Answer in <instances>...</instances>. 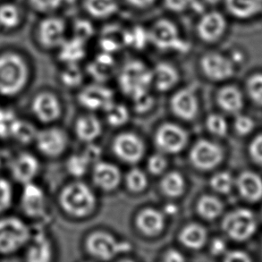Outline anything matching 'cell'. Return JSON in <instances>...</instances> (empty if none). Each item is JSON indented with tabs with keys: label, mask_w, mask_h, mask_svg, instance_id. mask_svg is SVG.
Masks as SVG:
<instances>
[{
	"label": "cell",
	"mask_w": 262,
	"mask_h": 262,
	"mask_svg": "<svg viewBox=\"0 0 262 262\" xmlns=\"http://www.w3.org/2000/svg\"><path fill=\"white\" fill-rule=\"evenodd\" d=\"M117 79L121 91L134 100L148 93L153 85L152 68L144 61L132 58L121 67Z\"/></svg>",
	"instance_id": "cell-2"
},
{
	"label": "cell",
	"mask_w": 262,
	"mask_h": 262,
	"mask_svg": "<svg viewBox=\"0 0 262 262\" xmlns=\"http://www.w3.org/2000/svg\"><path fill=\"white\" fill-rule=\"evenodd\" d=\"M170 106L173 113L183 120H192L198 114V99L191 89L176 92L171 99Z\"/></svg>",
	"instance_id": "cell-19"
},
{
	"label": "cell",
	"mask_w": 262,
	"mask_h": 262,
	"mask_svg": "<svg viewBox=\"0 0 262 262\" xmlns=\"http://www.w3.org/2000/svg\"><path fill=\"white\" fill-rule=\"evenodd\" d=\"M28 80V67L20 56L14 53L0 56V95H18L24 91Z\"/></svg>",
	"instance_id": "cell-3"
},
{
	"label": "cell",
	"mask_w": 262,
	"mask_h": 262,
	"mask_svg": "<svg viewBox=\"0 0 262 262\" xmlns=\"http://www.w3.org/2000/svg\"><path fill=\"white\" fill-rule=\"evenodd\" d=\"M86 248L96 259L110 260L120 252L126 251L129 246L118 241L110 233L98 231L89 235L86 240Z\"/></svg>",
	"instance_id": "cell-8"
},
{
	"label": "cell",
	"mask_w": 262,
	"mask_h": 262,
	"mask_svg": "<svg viewBox=\"0 0 262 262\" xmlns=\"http://www.w3.org/2000/svg\"><path fill=\"white\" fill-rule=\"evenodd\" d=\"M87 41L71 36L64 40L57 50L59 59L66 64H78L85 57L87 53Z\"/></svg>",
	"instance_id": "cell-27"
},
{
	"label": "cell",
	"mask_w": 262,
	"mask_h": 262,
	"mask_svg": "<svg viewBox=\"0 0 262 262\" xmlns=\"http://www.w3.org/2000/svg\"><path fill=\"white\" fill-rule=\"evenodd\" d=\"M25 259L30 262L50 261L53 255L52 245L46 235L41 233L32 234L29 241Z\"/></svg>",
	"instance_id": "cell-25"
},
{
	"label": "cell",
	"mask_w": 262,
	"mask_h": 262,
	"mask_svg": "<svg viewBox=\"0 0 262 262\" xmlns=\"http://www.w3.org/2000/svg\"><path fill=\"white\" fill-rule=\"evenodd\" d=\"M11 159H8L7 152H6L3 149H0V167H3V165L7 164L9 165Z\"/></svg>",
	"instance_id": "cell-58"
},
{
	"label": "cell",
	"mask_w": 262,
	"mask_h": 262,
	"mask_svg": "<svg viewBox=\"0 0 262 262\" xmlns=\"http://www.w3.org/2000/svg\"><path fill=\"white\" fill-rule=\"evenodd\" d=\"M84 156L88 159L90 163L96 164L100 161V157H101V149L98 146L91 145L88 146L84 150Z\"/></svg>",
	"instance_id": "cell-56"
},
{
	"label": "cell",
	"mask_w": 262,
	"mask_h": 262,
	"mask_svg": "<svg viewBox=\"0 0 262 262\" xmlns=\"http://www.w3.org/2000/svg\"><path fill=\"white\" fill-rule=\"evenodd\" d=\"M8 167L13 179L24 185L33 182L37 177L39 171V162L33 154L23 152L11 159Z\"/></svg>",
	"instance_id": "cell-15"
},
{
	"label": "cell",
	"mask_w": 262,
	"mask_h": 262,
	"mask_svg": "<svg viewBox=\"0 0 262 262\" xmlns=\"http://www.w3.org/2000/svg\"><path fill=\"white\" fill-rule=\"evenodd\" d=\"M21 207L26 216L39 219L46 212V195L41 188L33 182L24 184L21 195Z\"/></svg>",
	"instance_id": "cell-17"
},
{
	"label": "cell",
	"mask_w": 262,
	"mask_h": 262,
	"mask_svg": "<svg viewBox=\"0 0 262 262\" xmlns=\"http://www.w3.org/2000/svg\"><path fill=\"white\" fill-rule=\"evenodd\" d=\"M187 132L177 124L167 123L160 126L155 135V143L164 154H177L187 146Z\"/></svg>",
	"instance_id": "cell-11"
},
{
	"label": "cell",
	"mask_w": 262,
	"mask_h": 262,
	"mask_svg": "<svg viewBox=\"0 0 262 262\" xmlns=\"http://www.w3.org/2000/svg\"><path fill=\"white\" fill-rule=\"evenodd\" d=\"M227 243L221 238L213 239L210 245V252L214 256L225 255L227 252Z\"/></svg>",
	"instance_id": "cell-55"
},
{
	"label": "cell",
	"mask_w": 262,
	"mask_h": 262,
	"mask_svg": "<svg viewBox=\"0 0 262 262\" xmlns=\"http://www.w3.org/2000/svg\"><path fill=\"white\" fill-rule=\"evenodd\" d=\"M75 133L81 141L90 143L100 136L102 133V125L95 116L86 115L76 121Z\"/></svg>",
	"instance_id": "cell-30"
},
{
	"label": "cell",
	"mask_w": 262,
	"mask_h": 262,
	"mask_svg": "<svg viewBox=\"0 0 262 262\" xmlns=\"http://www.w3.org/2000/svg\"><path fill=\"white\" fill-rule=\"evenodd\" d=\"M113 150L119 160L125 163L135 164L144 156L145 145L138 135L123 133L114 140Z\"/></svg>",
	"instance_id": "cell-13"
},
{
	"label": "cell",
	"mask_w": 262,
	"mask_h": 262,
	"mask_svg": "<svg viewBox=\"0 0 262 262\" xmlns=\"http://www.w3.org/2000/svg\"><path fill=\"white\" fill-rule=\"evenodd\" d=\"M32 114L43 124H51L61 115V104L51 92H39L33 98L31 105Z\"/></svg>",
	"instance_id": "cell-16"
},
{
	"label": "cell",
	"mask_w": 262,
	"mask_h": 262,
	"mask_svg": "<svg viewBox=\"0 0 262 262\" xmlns=\"http://www.w3.org/2000/svg\"><path fill=\"white\" fill-rule=\"evenodd\" d=\"M13 202V187L10 183L0 177V214L7 211Z\"/></svg>",
	"instance_id": "cell-46"
},
{
	"label": "cell",
	"mask_w": 262,
	"mask_h": 262,
	"mask_svg": "<svg viewBox=\"0 0 262 262\" xmlns=\"http://www.w3.org/2000/svg\"><path fill=\"white\" fill-rule=\"evenodd\" d=\"M203 75L213 82H224L234 75V64L229 57L217 51H208L200 58Z\"/></svg>",
	"instance_id": "cell-9"
},
{
	"label": "cell",
	"mask_w": 262,
	"mask_h": 262,
	"mask_svg": "<svg viewBox=\"0 0 262 262\" xmlns=\"http://www.w3.org/2000/svg\"><path fill=\"white\" fill-rule=\"evenodd\" d=\"M90 20L91 19L88 18V20L83 19L76 21L74 26V34L72 36L82 39L84 41H88L92 39V36L95 33V31L93 29V26L90 24Z\"/></svg>",
	"instance_id": "cell-48"
},
{
	"label": "cell",
	"mask_w": 262,
	"mask_h": 262,
	"mask_svg": "<svg viewBox=\"0 0 262 262\" xmlns=\"http://www.w3.org/2000/svg\"><path fill=\"white\" fill-rule=\"evenodd\" d=\"M28 225L20 217L4 216L0 219V254L10 255L28 245L32 237Z\"/></svg>",
	"instance_id": "cell-5"
},
{
	"label": "cell",
	"mask_w": 262,
	"mask_h": 262,
	"mask_svg": "<svg viewBox=\"0 0 262 262\" xmlns=\"http://www.w3.org/2000/svg\"><path fill=\"white\" fill-rule=\"evenodd\" d=\"M227 14L238 20H247L262 12V0H223Z\"/></svg>",
	"instance_id": "cell-26"
},
{
	"label": "cell",
	"mask_w": 262,
	"mask_h": 262,
	"mask_svg": "<svg viewBox=\"0 0 262 262\" xmlns=\"http://www.w3.org/2000/svg\"><path fill=\"white\" fill-rule=\"evenodd\" d=\"M64 0H30L36 10L42 13H52L59 9Z\"/></svg>",
	"instance_id": "cell-50"
},
{
	"label": "cell",
	"mask_w": 262,
	"mask_h": 262,
	"mask_svg": "<svg viewBox=\"0 0 262 262\" xmlns=\"http://www.w3.org/2000/svg\"><path fill=\"white\" fill-rule=\"evenodd\" d=\"M115 68V60L112 54L102 52L95 57L90 66L91 75L99 81H105L110 77Z\"/></svg>",
	"instance_id": "cell-34"
},
{
	"label": "cell",
	"mask_w": 262,
	"mask_h": 262,
	"mask_svg": "<svg viewBox=\"0 0 262 262\" xmlns=\"http://www.w3.org/2000/svg\"><path fill=\"white\" fill-rule=\"evenodd\" d=\"M37 134L38 130L33 124L28 121L17 118L13 124L10 137H13L16 142L21 144H29L31 142H34Z\"/></svg>",
	"instance_id": "cell-36"
},
{
	"label": "cell",
	"mask_w": 262,
	"mask_h": 262,
	"mask_svg": "<svg viewBox=\"0 0 262 262\" xmlns=\"http://www.w3.org/2000/svg\"><path fill=\"white\" fill-rule=\"evenodd\" d=\"M90 163L88 159L84 154H75L70 157L67 161V169L68 173L73 177H81L87 173L90 168Z\"/></svg>",
	"instance_id": "cell-40"
},
{
	"label": "cell",
	"mask_w": 262,
	"mask_h": 262,
	"mask_svg": "<svg viewBox=\"0 0 262 262\" xmlns=\"http://www.w3.org/2000/svg\"><path fill=\"white\" fill-rule=\"evenodd\" d=\"M224 260L227 262H250L252 261V258L246 252L235 250L226 252Z\"/></svg>",
	"instance_id": "cell-54"
},
{
	"label": "cell",
	"mask_w": 262,
	"mask_h": 262,
	"mask_svg": "<svg viewBox=\"0 0 262 262\" xmlns=\"http://www.w3.org/2000/svg\"><path fill=\"white\" fill-rule=\"evenodd\" d=\"M179 241L186 248L200 250L208 241V232L200 224H189L181 231Z\"/></svg>",
	"instance_id": "cell-28"
},
{
	"label": "cell",
	"mask_w": 262,
	"mask_h": 262,
	"mask_svg": "<svg viewBox=\"0 0 262 262\" xmlns=\"http://www.w3.org/2000/svg\"><path fill=\"white\" fill-rule=\"evenodd\" d=\"M82 9L87 17L94 21H108L120 11V0H82Z\"/></svg>",
	"instance_id": "cell-20"
},
{
	"label": "cell",
	"mask_w": 262,
	"mask_h": 262,
	"mask_svg": "<svg viewBox=\"0 0 262 262\" xmlns=\"http://www.w3.org/2000/svg\"><path fill=\"white\" fill-rule=\"evenodd\" d=\"M135 223L141 233L148 236H155L163 231L166 219L163 212L153 208H147L140 211Z\"/></svg>",
	"instance_id": "cell-22"
},
{
	"label": "cell",
	"mask_w": 262,
	"mask_h": 262,
	"mask_svg": "<svg viewBox=\"0 0 262 262\" xmlns=\"http://www.w3.org/2000/svg\"><path fill=\"white\" fill-rule=\"evenodd\" d=\"M209 184L216 192L220 194H228L234 187L235 181L230 173L222 171L211 177Z\"/></svg>",
	"instance_id": "cell-39"
},
{
	"label": "cell",
	"mask_w": 262,
	"mask_h": 262,
	"mask_svg": "<svg viewBox=\"0 0 262 262\" xmlns=\"http://www.w3.org/2000/svg\"><path fill=\"white\" fill-rule=\"evenodd\" d=\"M216 101L221 110L229 114H237L244 107V97L234 86H225L220 90Z\"/></svg>",
	"instance_id": "cell-29"
},
{
	"label": "cell",
	"mask_w": 262,
	"mask_h": 262,
	"mask_svg": "<svg viewBox=\"0 0 262 262\" xmlns=\"http://www.w3.org/2000/svg\"><path fill=\"white\" fill-rule=\"evenodd\" d=\"M34 143L42 155L56 158L64 152L68 147V137L59 128L49 127L38 131Z\"/></svg>",
	"instance_id": "cell-14"
},
{
	"label": "cell",
	"mask_w": 262,
	"mask_h": 262,
	"mask_svg": "<svg viewBox=\"0 0 262 262\" xmlns=\"http://www.w3.org/2000/svg\"><path fill=\"white\" fill-rule=\"evenodd\" d=\"M147 167L150 174L160 176L163 174L167 167V160L164 153H157L150 156L147 162Z\"/></svg>",
	"instance_id": "cell-47"
},
{
	"label": "cell",
	"mask_w": 262,
	"mask_h": 262,
	"mask_svg": "<svg viewBox=\"0 0 262 262\" xmlns=\"http://www.w3.org/2000/svg\"><path fill=\"white\" fill-rule=\"evenodd\" d=\"M160 0H120L121 5L136 12H146L155 7Z\"/></svg>",
	"instance_id": "cell-51"
},
{
	"label": "cell",
	"mask_w": 262,
	"mask_h": 262,
	"mask_svg": "<svg viewBox=\"0 0 262 262\" xmlns=\"http://www.w3.org/2000/svg\"><path fill=\"white\" fill-rule=\"evenodd\" d=\"M121 179L122 174L116 165L106 161L94 164L92 180L99 189L105 191H114L119 186Z\"/></svg>",
	"instance_id": "cell-21"
},
{
	"label": "cell",
	"mask_w": 262,
	"mask_h": 262,
	"mask_svg": "<svg viewBox=\"0 0 262 262\" xmlns=\"http://www.w3.org/2000/svg\"><path fill=\"white\" fill-rule=\"evenodd\" d=\"M153 84L160 92L174 88L180 80V73L174 64L160 61L152 68Z\"/></svg>",
	"instance_id": "cell-23"
},
{
	"label": "cell",
	"mask_w": 262,
	"mask_h": 262,
	"mask_svg": "<svg viewBox=\"0 0 262 262\" xmlns=\"http://www.w3.org/2000/svg\"><path fill=\"white\" fill-rule=\"evenodd\" d=\"M196 209L202 219L214 220L223 213V202L220 199L211 195H204L199 199Z\"/></svg>",
	"instance_id": "cell-33"
},
{
	"label": "cell",
	"mask_w": 262,
	"mask_h": 262,
	"mask_svg": "<svg viewBox=\"0 0 262 262\" xmlns=\"http://www.w3.org/2000/svg\"><path fill=\"white\" fill-rule=\"evenodd\" d=\"M228 23L226 15L216 9L203 11L198 14L194 25L196 38L206 45L220 42L226 35Z\"/></svg>",
	"instance_id": "cell-6"
},
{
	"label": "cell",
	"mask_w": 262,
	"mask_h": 262,
	"mask_svg": "<svg viewBox=\"0 0 262 262\" xmlns=\"http://www.w3.org/2000/svg\"><path fill=\"white\" fill-rule=\"evenodd\" d=\"M83 79L82 72L78 64H67V68L61 74V81L68 87H77Z\"/></svg>",
	"instance_id": "cell-43"
},
{
	"label": "cell",
	"mask_w": 262,
	"mask_h": 262,
	"mask_svg": "<svg viewBox=\"0 0 262 262\" xmlns=\"http://www.w3.org/2000/svg\"><path fill=\"white\" fill-rule=\"evenodd\" d=\"M160 189L169 198L180 197L185 190V180L183 174L177 171H171L164 174L160 181Z\"/></svg>",
	"instance_id": "cell-32"
},
{
	"label": "cell",
	"mask_w": 262,
	"mask_h": 262,
	"mask_svg": "<svg viewBox=\"0 0 262 262\" xmlns=\"http://www.w3.org/2000/svg\"><path fill=\"white\" fill-rule=\"evenodd\" d=\"M68 38V25L63 18L50 16L40 21L38 39L48 50H57Z\"/></svg>",
	"instance_id": "cell-12"
},
{
	"label": "cell",
	"mask_w": 262,
	"mask_h": 262,
	"mask_svg": "<svg viewBox=\"0 0 262 262\" xmlns=\"http://www.w3.org/2000/svg\"><path fill=\"white\" fill-rule=\"evenodd\" d=\"M235 184L242 197L250 202H257L262 199V178L252 171H245L239 174Z\"/></svg>",
	"instance_id": "cell-24"
},
{
	"label": "cell",
	"mask_w": 262,
	"mask_h": 262,
	"mask_svg": "<svg viewBox=\"0 0 262 262\" xmlns=\"http://www.w3.org/2000/svg\"><path fill=\"white\" fill-rule=\"evenodd\" d=\"M149 45L163 52L184 53L190 49L180 26L168 17H160L148 26Z\"/></svg>",
	"instance_id": "cell-1"
},
{
	"label": "cell",
	"mask_w": 262,
	"mask_h": 262,
	"mask_svg": "<svg viewBox=\"0 0 262 262\" xmlns=\"http://www.w3.org/2000/svg\"><path fill=\"white\" fill-rule=\"evenodd\" d=\"M19 21L20 13L17 7L9 4L0 7V25L5 28H14L19 24Z\"/></svg>",
	"instance_id": "cell-41"
},
{
	"label": "cell",
	"mask_w": 262,
	"mask_h": 262,
	"mask_svg": "<svg viewBox=\"0 0 262 262\" xmlns=\"http://www.w3.org/2000/svg\"><path fill=\"white\" fill-rule=\"evenodd\" d=\"M61 208L75 217H85L95 209L97 200L87 184L74 182L67 185L59 195Z\"/></svg>",
	"instance_id": "cell-4"
},
{
	"label": "cell",
	"mask_w": 262,
	"mask_h": 262,
	"mask_svg": "<svg viewBox=\"0 0 262 262\" xmlns=\"http://www.w3.org/2000/svg\"><path fill=\"white\" fill-rule=\"evenodd\" d=\"M258 227L255 215L248 209H234L222 221V229L228 237L236 242L247 241Z\"/></svg>",
	"instance_id": "cell-7"
},
{
	"label": "cell",
	"mask_w": 262,
	"mask_h": 262,
	"mask_svg": "<svg viewBox=\"0 0 262 262\" xmlns=\"http://www.w3.org/2000/svg\"><path fill=\"white\" fill-rule=\"evenodd\" d=\"M249 153L254 163L262 166V134L252 140L249 146Z\"/></svg>",
	"instance_id": "cell-52"
},
{
	"label": "cell",
	"mask_w": 262,
	"mask_h": 262,
	"mask_svg": "<svg viewBox=\"0 0 262 262\" xmlns=\"http://www.w3.org/2000/svg\"><path fill=\"white\" fill-rule=\"evenodd\" d=\"M149 44L148 27L133 26L124 31V46L142 50Z\"/></svg>",
	"instance_id": "cell-35"
},
{
	"label": "cell",
	"mask_w": 262,
	"mask_h": 262,
	"mask_svg": "<svg viewBox=\"0 0 262 262\" xmlns=\"http://www.w3.org/2000/svg\"><path fill=\"white\" fill-rule=\"evenodd\" d=\"M16 119L13 111L0 107V138L10 137L11 130Z\"/></svg>",
	"instance_id": "cell-45"
},
{
	"label": "cell",
	"mask_w": 262,
	"mask_h": 262,
	"mask_svg": "<svg viewBox=\"0 0 262 262\" xmlns=\"http://www.w3.org/2000/svg\"><path fill=\"white\" fill-rule=\"evenodd\" d=\"M160 2L168 13L177 15L190 12L200 14L207 9L202 0H160Z\"/></svg>",
	"instance_id": "cell-31"
},
{
	"label": "cell",
	"mask_w": 262,
	"mask_h": 262,
	"mask_svg": "<svg viewBox=\"0 0 262 262\" xmlns=\"http://www.w3.org/2000/svg\"><path fill=\"white\" fill-rule=\"evenodd\" d=\"M152 97L149 95V92L144 95L139 97L137 99H134L135 102V108L138 113H144L152 106Z\"/></svg>",
	"instance_id": "cell-53"
},
{
	"label": "cell",
	"mask_w": 262,
	"mask_h": 262,
	"mask_svg": "<svg viewBox=\"0 0 262 262\" xmlns=\"http://www.w3.org/2000/svg\"><path fill=\"white\" fill-rule=\"evenodd\" d=\"M207 129L210 134L217 137H225L228 131V124L225 117L219 114H211L206 120Z\"/></svg>",
	"instance_id": "cell-42"
},
{
	"label": "cell",
	"mask_w": 262,
	"mask_h": 262,
	"mask_svg": "<svg viewBox=\"0 0 262 262\" xmlns=\"http://www.w3.org/2000/svg\"><path fill=\"white\" fill-rule=\"evenodd\" d=\"M81 106L88 110H105L114 102V94L107 87L95 84L87 86L80 92L78 97Z\"/></svg>",
	"instance_id": "cell-18"
},
{
	"label": "cell",
	"mask_w": 262,
	"mask_h": 262,
	"mask_svg": "<svg viewBox=\"0 0 262 262\" xmlns=\"http://www.w3.org/2000/svg\"><path fill=\"white\" fill-rule=\"evenodd\" d=\"M234 130L241 136L248 135L255 128V123L252 118L245 115H239L234 120Z\"/></svg>",
	"instance_id": "cell-49"
},
{
	"label": "cell",
	"mask_w": 262,
	"mask_h": 262,
	"mask_svg": "<svg viewBox=\"0 0 262 262\" xmlns=\"http://www.w3.org/2000/svg\"><path fill=\"white\" fill-rule=\"evenodd\" d=\"M148 177L144 171L140 168H133L128 172L125 177V184L129 191L139 193L144 191L148 186Z\"/></svg>",
	"instance_id": "cell-38"
},
{
	"label": "cell",
	"mask_w": 262,
	"mask_h": 262,
	"mask_svg": "<svg viewBox=\"0 0 262 262\" xmlns=\"http://www.w3.org/2000/svg\"><path fill=\"white\" fill-rule=\"evenodd\" d=\"M246 89L252 101L262 106V74L252 75L247 81Z\"/></svg>",
	"instance_id": "cell-44"
},
{
	"label": "cell",
	"mask_w": 262,
	"mask_h": 262,
	"mask_svg": "<svg viewBox=\"0 0 262 262\" xmlns=\"http://www.w3.org/2000/svg\"><path fill=\"white\" fill-rule=\"evenodd\" d=\"M189 158L191 165L199 170H212L223 161L224 150L216 142L200 140L191 147Z\"/></svg>",
	"instance_id": "cell-10"
},
{
	"label": "cell",
	"mask_w": 262,
	"mask_h": 262,
	"mask_svg": "<svg viewBox=\"0 0 262 262\" xmlns=\"http://www.w3.org/2000/svg\"><path fill=\"white\" fill-rule=\"evenodd\" d=\"M106 121L113 127H119L129 120L127 107L122 104L113 102L106 110Z\"/></svg>",
	"instance_id": "cell-37"
},
{
	"label": "cell",
	"mask_w": 262,
	"mask_h": 262,
	"mask_svg": "<svg viewBox=\"0 0 262 262\" xmlns=\"http://www.w3.org/2000/svg\"><path fill=\"white\" fill-rule=\"evenodd\" d=\"M163 259L167 262H183L185 260V257L178 250L169 249L168 251L165 252Z\"/></svg>",
	"instance_id": "cell-57"
}]
</instances>
